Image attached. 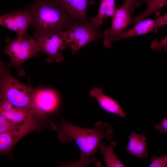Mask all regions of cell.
Instances as JSON below:
<instances>
[{"mask_svg": "<svg viewBox=\"0 0 167 167\" xmlns=\"http://www.w3.org/2000/svg\"><path fill=\"white\" fill-rule=\"evenodd\" d=\"M58 120L55 119L50 125L56 132L58 139L62 143L75 142L79 148L80 157L76 162L67 161L59 163L60 167H84L96 163L98 161L93 156L99 143L105 139L110 140L113 130L112 125L101 121L97 122L94 127L87 128L75 125L64 119L58 112L56 113Z\"/></svg>", "mask_w": 167, "mask_h": 167, "instance_id": "cell-1", "label": "cell"}, {"mask_svg": "<svg viewBox=\"0 0 167 167\" xmlns=\"http://www.w3.org/2000/svg\"><path fill=\"white\" fill-rule=\"evenodd\" d=\"M32 19L33 38L66 29L74 21L58 0H35L24 8Z\"/></svg>", "mask_w": 167, "mask_h": 167, "instance_id": "cell-2", "label": "cell"}, {"mask_svg": "<svg viewBox=\"0 0 167 167\" xmlns=\"http://www.w3.org/2000/svg\"><path fill=\"white\" fill-rule=\"evenodd\" d=\"M9 67L0 74V97L14 106L37 112L32 104L35 87L26 85L11 74Z\"/></svg>", "mask_w": 167, "mask_h": 167, "instance_id": "cell-3", "label": "cell"}, {"mask_svg": "<svg viewBox=\"0 0 167 167\" xmlns=\"http://www.w3.org/2000/svg\"><path fill=\"white\" fill-rule=\"evenodd\" d=\"M4 52L10 58L7 62V65L11 68H17L23 75L24 71L21 68L22 64L32 58L39 57L40 52L36 39H26L23 36L14 39L7 38Z\"/></svg>", "mask_w": 167, "mask_h": 167, "instance_id": "cell-4", "label": "cell"}, {"mask_svg": "<svg viewBox=\"0 0 167 167\" xmlns=\"http://www.w3.org/2000/svg\"><path fill=\"white\" fill-rule=\"evenodd\" d=\"M68 47L73 55L82 47L92 42L103 38V32L97 26L91 22L74 21L64 31Z\"/></svg>", "mask_w": 167, "mask_h": 167, "instance_id": "cell-5", "label": "cell"}, {"mask_svg": "<svg viewBox=\"0 0 167 167\" xmlns=\"http://www.w3.org/2000/svg\"><path fill=\"white\" fill-rule=\"evenodd\" d=\"M36 39L40 51L44 52L47 56V62L54 61L59 62L64 59L62 53L68 47L64 31L46 34Z\"/></svg>", "mask_w": 167, "mask_h": 167, "instance_id": "cell-6", "label": "cell"}, {"mask_svg": "<svg viewBox=\"0 0 167 167\" xmlns=\"http://www.w3.org/2000/svg\"><path fill=\"white\" fill-rule=\"evenodd\" d=\"M167 24V13L156 18L144 19L135 24L131 28L111 39L104 46L107 49H110L114 43L120 40L151 32L156 33L160 28Z\"/></svg>", "mask_w": 167, "mask_h": 167, "instance_id": "cell-7", "label": "cell"}, {"mask_svg": "<svg viewBox=\"0 0 167 167\" xmlns=\"http://www.w3.org/2000/svg\"><path fill=\"white\" fill-rule=\"evenodd\" d=\"M61 103L58 93L53 89L41 84L35 87L32 95V104L38 112L48 115L58 112Z\"/></svg>", "mask_w": 167, "mask_h": 167, "instance_id": "cell-8", "label": "cell"}, {"mask_svg": "<svg viewBox=\"0 0 167 167\" xmlns=\"http://www.w3.org/2000/svg\"><path fill=\"white\" fill-rule=\"evenodd\" d=\"M132 14L128 6L124 3L116 7L114 13L111 17L110 28L105 29L103 32L104 45L111 39L126 30L132 24Z\"/></svg>", "mask_w": 167, "mask_h": 167, "instance_id": "cell-9", "label": "cell"}, {"mask_svg": "<svg viewBox=\"0 0 167 167\" xmlns=\"http://www.w3.org/2000/svg\"><path fill=\"white\" fill-rule=\"evenodd\" d=\"M31 24V17L25 9L0 15V25L15 32L17 36L26 37Z\"/></svg>", "mask_w": 167, "mask_h": 167, "instance_id": "cell-10", "label": "cell"}, {"mask_svg": "<svg viewBox=\"0 0 167 167\" xmlns=\"http://www.w3.org/2000/svg\"><path fill=\"white\" fill-rule=\"evenodd\" d=\"M64 10L74 21L87 23V6L95 3L94 0H58Z\"/></svg>", "mask_w": 167, "mask_h": 167, "instance_id": "cell-11", "label": "cell"}, {"mask_svg": "<svg viewBox=\"0 0 167 167\" xmlns=\"http://www.w3.org/2000/svg\"><path fill=\"white\" fill-rule=\"evenodd\" d=\"M34 113L33 110L15 107L0 97V115L16 124H20L28 116Z\"/></svg>", "mask_w": 167, "mask_h": 167, "instance_id": "cell-12", "label": "cell"}, {"mask_svg": "<svg viewBox=\"0 0 167 167\" xmlns=\"http://www.w3.org/2000/svg\"><path fill=\"white\" fill-rule=\"evenodd\" d=\"M89 95L96 100L101 108L106 112L118 115L122 118L126 117L122 107L114 99L104 94L101 88L94 87L90 92Z\"/></svg>", "mask_w": 167, "mask_h": 167, "instance_id": "cell-13", "label": "cell"}, {"mask_svg": "<svg viewBox=\"0 0 167 167\" xmlns=\"http://www.w3.org/2000/svg\"><path fill=\"white\" fill-rule=\"evenodd\" d=\"M129 141L126 148V152L140 158L146 157L148 155L146 142V138L142 135L132 132L129 135Z\"/></svg>", "mask_w": 167, "mask_h": 167, "instance_id": "cell-14", "label": "cell"}, {"mask_svg": "<svg viewBox=\"0 0 167 167\" xmlns=\"http://www.w3.org/2000/svg\"><path fill=\"white\" fill-rule=\"evenodd\" d=\"M138 2L139 5L146 2L147 6L144 11L136 16L132 20V24H134L144 19L153 13L156 17L160 16L161 9L167 4V0H138Z\"/></svg>", "mask_w": 167, "mask_h": 167, "instance_id": "cell-15", "label": "cell"}, {"mask_svg": "<svg viewBox=\"0 0 167 167\" xmlns=\"http://www.w3.org/2000/svg\"><path fill=\"white\" fill-rule=\"evenodd\" d=\"M117 141H111L108 146H106L103 143H100L98 148L99 153L103 155L104 161L107 167H126L118 159L115 155L114 148L116 147Z\"/></svg>", "mask_w": 167, "mask_h": 167, "instance_id": "cell-16", "label": "cell"}, {"mask_svg": "<svg viewBox=\"0 0 167 167\" xmlns=\"http://www.w3.org/2000/svg\"><path fill=\"white\" fill-rule=\"evenodd\" d=\"M116 8L115 0H101L97 15L91 18L90 21L100 27L104 20L112 16Z\"/></svg>", "mask_w": 167, "mask_h": 167, "instance_id": "cell-17", "label": "cell"}, {"mask_svg": "<svg viewBox=\"0 0 167 167\" xmlns=\"http://www.w3.org/2000/svg\"><path fill=\"white\" fill-rule=\"evenodd\" d=\"M13 148L7 133L0 134V154L6 155L11 159L13 157L12 150Z\"/></svg>", "mask_w": 167, "mask_h": 167, "instance_id": "cell-18", "label": "cell"}, {"mask_svg": "<svg viewBox=\"0 0 167 167\" xmlns=\"http://www.w3.org/2000/svg\"><path fill=\"white\" fill-rule=\"evenodd\" d=\"M19 124H16L0 115V134L10 131Z\"/></svg>", "mask_w": 167, "mask_h": 167, "instance_id": "cell-19", "label": "cell"}, {"mask_svg": "<svg viewBox=\"0 0 167 167\" xmlns=\"http://www.w3.org/2000/svg\"><path fill=\"white\" fill-rule=\"evenodd\" d=\"M151 163L149 167H166L167 166V155L159 157L155 156L151 157Z\"/></svg>", "mask_w": 167, "mask_h": 167, "instance_id": "cell-20", "label": "cell"}, {"mask_svg": "<svg viewBox=\"0 0 167 167\" xmlns=\"http://www.w3.org/2000/svg\"><path fill=\"white\" fill-rule=\"evenodd\" d=\"M151 46L154 50L161 51L163 48L165 51L167 49V36H165L161 40L155 39L151 42Z\"/></svg>", "mask_w": 167, "mask_h": 167, "instance_id": "cell-21", "label": "cell"}, {"mask_svg": "<svg viewBox=\"0 0 167 167\" xmlns=\"http://www.w3.org/2000/svg\"><path fill=\"white\" fill-rule=\"evenodd\" d=\"M156 130H159L162 134H167V118H163L160 123L156 124L154 126Z\"/></svg>", "mask_w": 167, "mask_h": 167, "instance_id": "cell-22", "label": "cell"}, {"mask_svg": "<svg viewBox=\"0 0 167 167\" xmlns=\"http://www.w3.org/2000/svg\"><path fill=\"white\" fill-rule=\"evenodd\" d=\"M124 3L128 6L132 13L134 12L135 7L139 6L138 2V0H124Z\"/></svg>", "mask_w": 167, "mask_h": 167, "instance_id": "cell-23", "label": "cell"}, {"mask_svg": "<svg viewBox=\"0 0 167 167\" xmlns=\"http://www.w3.org/2000/svg\"><path fill=\"white\" fill-rule=\"evenodd\" d=\"M9 67V66L7 65V63L3 62L0 58V74Z\"/></svg>", "mask_w": 167, "mask_h": 167, "instance_id": "cell-24", "label": "cell"}]
</instances>
